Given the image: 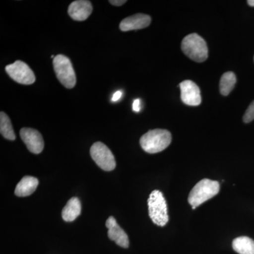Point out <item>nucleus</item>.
I'll return each mask as SVG.
<instances>
[{
    "label": "nucleus",
    "mask_w": 254,
    "mask_h": 254,
    "mask_svg": "<svg viewBox=\"0 0 254 254\" xmlns=\"http://www.w3.org/2000/svg\"><path fill=\"white\" fill-rule=\"evenodd\" d=\"M172 141L171 133L168 130H150L141 136L140 144L146 153L153 154L160 153L168 148Z\"/></svg>",
    "instance_id": "f257e3e1"
},
{
    "label": "nucleus",
    "mask_w": 254,
    "mask_h": 254,
    "mask_svg": "<svg viewBox=\"0 0 254 254\" xmlns=\"http://www.w3.org/2000/svg\"><path fill=\"white\" fill-rule=\"evenodd\" d=\"M220 191L218 182L203 179L195 185L189 195L188 201L194 210L196 207L210 199Z\"/></svg>",
    "instance_id": "f03ea898"
},
{
    "label": "nucleus",
    "mask_w": 254,
    "mask_h": 254,
    "mask_svg": "<svg viewBox=\"0 0 254 254\" xmlns=\"http://www.w3.org/2000/svg\"><path fill=\"white\" fill-rule=\"evenodd\" d=\"M182 50L189 58L196 63H203L208 59V46L204 39L197 33H191L184 38Z\"/></svg>",
    "instance_id": "7ed1b4c3"
},
{
    "label": "nucleus",
    "mask_w": 254,
    "mask_h": 254,
    "mask_svg": "<svg viewBox=\"0 0 254 254\" xmlns=\"http://www.w3.org/2000/svg\"><path fill=\"white\" fill-rule=\"evenodd\" d=\"M148 211L152 221L158 226L164 227L169 221L166 200L159 190L150 193L148 200Z\"/></svg>",
    "instance_id": "20e7f679"
},
{
    "label": "nucleus",
    "mask_w": 254,
    "mask_h": 254,
    "mask_svg": "<svg viewBox=\"0 0 254 254\" xmlns=\"http://www.w3.org/2000/svg\"><path fill=\"white\" fill-rule=\"evenodd\" d=\"M53 67L57 77L65 88H73L76 83V76L72 64L67 57L58 55L53 60Z\"/></svg>",
    "instance_id": "39448f33"
},
{
    "label": "nucleus",
    "mask_w": 254,
    "mask_h": 254,
    "mask_svg": "<svg viewBox=\"0 0 254 254\" xmlns=\"http://www.w3.org/2000/svg\"><path fill=\"white\" fill-rule=\"evenodd\" d=\"M90 153L99 168L105 171L110 172L116 168L115 156L106 145L101 142H96L92 145Z\"/></svg>",
    "instance_id": "423d86ee"
},
{
    "label": "nucleus",
    "mask_w": 254,
    "mask_h": 254,
    "mask_svg": "<svg viewBox=\"0 0 254 254\" xmlns=\"http://www.w3.org/2000/svg\"><path fill=\"white\" fill-rule=\"evenodd\" d=\"M5 70L10 77L21 84L31 85L36 81V76L31 68L20 60L7 65Z\"/></svg>",
    "instance_id": "0eeeda50"
},
{
    "label": "nucleus",
    "mask_w": 254,
    "mask_h": 254,
    "mask_svg": "<svg viewBox=\"0 0 254 254\" xmlns=\"http://www.w3.org/2000/svg\"><path fill=\"white\" fill-rule=\"evenodd\" d=\"M20 136L28 150L34 154H39L44 148V141L41 133L34 128H24L20 130Z\"/></svg>",
    "instance_id": "6e6552de"
},
{
    "label": "nucleus",
    "mask_w": 254,
    "mask_h": 254,
    "mask_svg": "<svg viewBox=\"0 0 254 254\" xmlns=\"http://www.w3.org/2000/svg\"><path fill=\"white\" fill-rule=\"evenodd\" d=\"M181 99L185 104L190 106H198L201 103L199 88L190 80L182 81L180 84Z\"/></svg>",
    "instance_id": "1a4fd4ad"
},
{
    "label": "nucleus",
    "mask_w": 254,
    "mask_h": 254,
    "mask_svg": "<svg viewBox=\"0 0 254 254\" xmlns=\"http://www.w3.org/2000/svg\"><path fill=\"white\" fill-rule=\"evenodd\" d=\"M105 225L108 228V235L110 240L114 241L117 245L123 248H128L129 246L128 235L123 228L119 226L115 218L113 216L109 217Z\"/></svg>",
    "instance_id": "9d476101"
},
{
    "label": "nucleus",
    "mask_w": 254,
    "mask_h": 254,
    "mask_svg": "<svg viewBox=\"0 0 254 254\" xmlns=\"http://www.w3.org/2000/svg\"><path fill=\"white\" fill-rule=\"evenodd\" d=\"M93 11L91 1L87 0H77L73 1L68 6V14L75 21H83L89 17Z\"/></svg>",
    "instance_id": "9b49d317"
},
{
    "label": "nucleus",
    "mask_w": 254,
    "mask_h": 254,
    "mask_svg": "<svg viewBox=\"0 0 254 254\" xmlns=\"http://www.w3.org/2000/svg\"><path fill=\"white\" fill-rule=\"evenodd\" d=\"M151 22V18L148 15L136 14L128 16L121 21L120 28L122 31H129L148 27Z\"/></svg>",
    "instance_id": "f8f14e48"
},
{
    "label": "nucleus",
    "mask_w": 254,
    "mask_h": 254,
    "mask_svg": "<svg viewBox=\"0 0 254 254\" xmlns=\"http://www.w3.org/2000/svg\"><path fill=\"white\" fill-rule=\"evenodd\" d=\"M38 179L34 177L25 176L18 182L15 189V195L18 197H26L31 195L38 186Z\"/></svg>",
    "instance_id": "ddd939ff"
},
{
    "label": "nucleus",
    "mask_w": 254,
    "mask_h": 254,
    "mask_svg": "<svg viewBox=\"0 0 254 254\" xmlns=\"http://www.w3.org/2000/svg\"><path fill=\"white\" fill-rule=\"evenodd\" d=\"M81 201L76 197H73L68 200L67 203L63 208L62 217L66 222H72L81 215Z\"/></svg>",
    "instance_id": "4468645a"
},
{
    "label": "nucleus",
    "mask_w": 254,
    "mask_h": 254,
    "mask_svg": "<svg viewBox=\"0 0 254 254\" xmlns=\"http://www.w3.org/2000/svg\"><path fill=\"white\" fill-rule=\"evenodd\" d=\"M233 250L239 254H254V241L248 237H240L232 242Z\"/></svg>",
    "instance_id": "2eb2a0df"
},
{
    "label": "nucleus",
    "mask_w": 254,
    "mask_h": 254,
    "mask_svg": "<svg viewBox=\"0 0 254 254\" xmlns=\"http://www.w3.org/2000/svg\"><path fill=\"white\" fill-rule=\"evenodd\" d=\"M0 133L6 139L14 141L16 139L11 120L4 112L0 113Z\"/></svg>",
    "instance_id": "dca6fc26"
},
{
    "label": "nucleus",
    "mask_w": 254,
    "mask_h": 254,
    "mask_svg": "<svg viewBox=\"0 0 254 254\" xmlns=\"http://www.w3.org/2000/svg\"><path fill=\"white\" fill-rule=\"evenodd\" d=\"M237 78L235 73L228 71L222 75L220 81V91L222 95L227 96L231 93L236 84Z\"/></svg>",
    "instance_id": "f3484780"
},
{
    "label": "nucleus",
    "mask_w": 254,
    "mask_h": 254,
    "mask_svg": "<svg viewBox=\"0 0 254 254\" xmlns=\"http://www.w3.org/2000/svg\"><path fill=\"white\" fill-rule=\"evenodd\" d=\"M253 120H254V100L246 110L243 117V121L245 123H250Z\"/></svg>",
    "instance_id": "a211bd4d"
},
{
    "label": "nucleus",
    "mask_w": 254,
    "mask_h": 254,
    "mask_svg": "<svg viewBox=\"0 0 254 254\" xmlns=\"http://www.w3.org/2000/svg\"><path fill=\"white\" fill-rule=\"evenodd\" d=\"M141 100L140 99H136L133 101V105H132V108H133V110L136 113H138L141 110Z\"/></svg>",
    "instance_id": "6ab92c4d"
},
{
    "label": "nucleus",
    "mask_w": 254,
    "mask_h": 254,
    "mask_svg": "<svg viewBox=\"0 0 254 254\" xmlns=\"http://www.w3.org/2000/svg\"><path fill=\"white\" fill-rule=\"evenodd\" d=\"M122 96H123V92H122L121 91L115 92V93H114L113 98H112V101H118V100H120V98H121Z\"/></svg>",
    "instance_id": "aec40b11"
},
{
    "label": "nucleus",
    "mask_w": 254,
    "mask_h": 254,
    "mask_svg": "<svg viewBox=\"0 0 254 254\" xmlns=\"http://www.w3.org/2000/svg\"><path fill=\"white\" fill-rule=\"evenodd\" d=\"M109 2L114 6H120L125 4L127 1L125 0H111V1H109Z\"/></svg>",
    "instance_id": "412c9836"
},
{
    "label": "nucleus",
    "mask_w": 254,
    "mask_h": 254,
    "mask_svg": "<svg viewBox=\"0 0 254 254\" xmlns=\"http://www.w3.org/2000/svg\"><path fill=\"white\" fill-rule=\"evenodd\" d=\"M247 3H248V4L250 5V6H254V0H248V1H247Z\"/></svg>",
    "instance_id": "4be33fe9"
}]
</instances>
